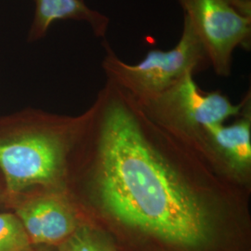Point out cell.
Returning a JSON list of instances; mask_svg holds the SVG:
<instances>
[{
	"mask_svg": "<svg viewBox=\"0 0 251 251\" xmlns=\"http://www.w3.org/2000/svg\"><path fill=\"white\" fill-rule=\"evenodd\" d=\"M83 114L66 188L90 225L173 251H205L227 225L248 219L251 188L113 81Z\"/></svg>",
	"mask_w": 251,
	"mask_h": 251,
	"instance_id": "1",
	"label": "cell"
},
{
	"mask_svg": "<svg viewBox=\"0 0 251 251\" xmlns=\"http://www.w3.org/2000/svg\"><path fill=\"white\" fill-rule=\"evenodd\" d=\"M83 120V114L68 117L36 109L0 117V171L7 201L31 189L66 186Z\"/></svg>",
	"mask_w": 251,
	"mask_h": 251,
	"instance_id": "2",
	"label": "cell"
},
{
	"mask_svg": "<svg viewBox=\"0 0 251 251\" xmlns=\"http://www.w3.org/2000/svg\"><path fill=\"white\" fill-rule=\"evenodd\" d=\"M102 46L104 57L101 65L107 79L140 101L156 97L187 74L196 75L210 66L204 47L184 16L182 32L174 48L150 50L135 64L122 61L106 40Z\"/></svg>",
	"mask_w": 251,
	"mask_h": 251,
	"instance_id": "3",
	"label": "cell"
},
{
	"mask_svg": "<svg viewBox=\"0 0 251 251\" xmlns=\"http://www.w3.org/2000/svg\"><path fill=\"white\" fill-rule=\"evenodd\" d=\"M194 75L187 74L156 97L139 101L153 119L197 142L207 126L223 124L230 117H238L251 94L233 104L219 91L203 92Z\"/></svg>",
	"mask_w": 251,
	"mask_h": 251,
	"instance_id": "4",
	"label": "cell"
},
{
	"mask_svg": "<svg viewBox=\"0 0 251 251\" xmlns=\"http://www.w3.org/2000/svg\"><path fill=\"white\" fill-rule=\"evenodd\" d=\"M6 209L18 218L35 248H57L89 224L66 186L28 190L9 198Z\"/></svg>",
	"mask_w": 251,
	"mask_h": 251,
	"instance_id": "5",
	"label": "cell"
},
{
	"mask_svg": "<svg viewBox=\"0 0 251 251\" xmlns=\"http://www.w3.org/2000/svg\"><path fill=\"white\" fill-rule=\"evenodd\" d=\"M206 50L210 67L219 76L232 73L237 48L251 46V18L225 0H177Z\"/></svg>",
	"mask_w": 251,
	"mask_h": 251,
	"instance_id": "6",
	"label": "cell"
},
{
	"mask_svg": "<svg viewBox=\"0 0 251 251\" xmlns=\"http://www.w3.org/2000/svg\"><path fill=\"white\" fill-rule=\"evenodd\" d=\"M237 117L231 125L207 126L197 142L228 177L251 188V100Z\"/></svg>",
	"mask_w": 251,
	"mask_h": 251,
	"instance_id": "7",
	"label": "cell"
},
{
	"mask_svg": "<svg viewBox=\"0 0 251 251\" xmlns=\"http://www.w3.org/2000/svg\"><path fill=\"white\" fill-rule=\"evenodd\" d=\"M35 12L28 34V41L45 37L50 28L58 21L72 20L88 25L97 37L107 35L110 19L90 8L84 0H34Z\"/></svg>",
	"mask_w": 251,
	"mask_h": 251,
	"instance_id": "8",
	"label": "cell"
},
{
	"mask_svg": "<svg viewBox=\"0 0 251 251\" xmlns=\"http://www.w3.org/2000/svg\"><path fill=\"white\" fill-rule=\"evenodd\" d=\"M56 249L57 251H117L107 236L90 224L80 226Z\"/></svg>",
	"mask_w": 251,
	"mask_h": 251,
	"instance_id": "9",
	"label": "cell"
},
{
	"mask_svg": "<svg viewBox=\"0 0 251 251\" xmlns=\"http://www.w3.org/2000/svg\"><path fill=\"white\" fill-rule=\"evenodd\" d=\"M29 237L16 215L0 209V251H34Z\"/></svg>",
	"mask_w": 251,
	"mask_h": 251,
	"instance_id": "10",
	"label": "cell"
},
{
	"mask_svg": "<svg viewBox=\"0 0 251 251\" xmlns=\"http://www.w3.org/2000/svg\"><path fill=\"white\" fill-rule=\"evenodd\" d=\"M240 14L251 18V0H225Z\"/></svg>",
	"mask_w": 251,
	"mask_h": 251,
	"instance_id": "11",
	"label": "cell"
},
{
	"mask_svg": "<svg viewBox=\"0 0 251 251\" xmlns=\"http://www.w3.org/2000/svg\"><path fill=\"white\" fill-rule=\"evenodd\" d=\"M7 204V187L4 177L0 171V209H6Z\"/></svg>",
	"mask_w": 251,
	"mask_h": 251,
	"instance_id": "12",
	"label": "cell"
},
{
	"mask_svg": "<svg viewBox=\"0 0 251 251\" xmlns=\"http://www.w3.org/2000/svg\"><path fill=\"white\" fill-rule=\"evenodd\" d=\"M34 251H57V249L50 247H36Z\"/></svg>",
	"mask_w": 251,
	"mask_h": 251,
	"instance_id": "13",
	"label": "cell"
}]
</instances>
